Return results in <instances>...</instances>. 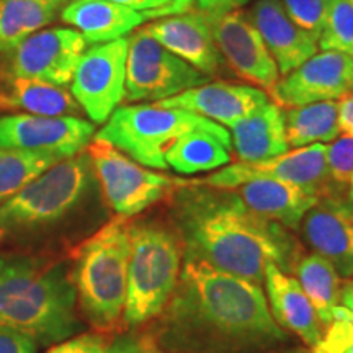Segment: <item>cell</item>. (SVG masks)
I'll use <instances>...</instances> for the list:
<instances>
[{
  "label": "cell",
  "instance_id": "cell-1",
  "mask_svg": "<svg viewBox=\"0 0 353 353\" xmlns=\"http://www.w3.org/2000/svg\"><path fill=\"white\" fill-rule=\"evenodd\" d=\"M161 342L182 353H244L285 342L262 285L183 255Z\"/></svg>",
  "mask_w": 353,
  "mask_h": 353
},
{
  "label": "cell",
  "instance_id": "cell-2",
  "mask_svg": "<svg viewBox=\"0 0 353 353\" xmlns=\"http://www.w3.org/2000/svg\"><path fill=\"white\" fill-rule=\"evenodd\" d=\"M192 187L175 205L185 255L259 285L268 265L293 275L303 250L290 229L250 211L236 190Z\"/></svg>",
  "mask_w": 353,
  "mask_h": 353
},
{
  "label": "cell",
  "instance_id": "cell-3",
  "mask_svg": "<svg viewBox=\"0 0 353 353\" xmlns=\"http://www.w3.org/2000/svg\"><path fill=\"white\" fill-rule=\"evenodd\" d=\"M0 325L43 345L74 337L81 321L68 265L0 255Z\"/></svg>",
  "mask_w": 353,
  "mask_h": 353
},
{
  "label": "cell",
  "instance_id": "cell-4",
  "mask_svg": "<svg viewBox=\"0 0 353 353\" xmlns=\"http://www.w3.org/2000/svg\"><path fill=\"white\" fill-rule=\"evenodd\" d=\"M130 218L105 224L82 242L70 272L79 306L99 329H112L123 317L130 263Z\"/></svg>",
  "mask_w": 353,
  "mask_h": 353
},
{
  "label": "cell",
  "instance_id": "cell-5",
  "mask_svg": "<svg viewBox=\"0 0 353 353\" xmlns=\"http://www.w3.org/2000/svg\"><path fill=\"white\" fill-rule=\"evenodd\" d=\"M128 291L123 319L136 327L161 316L179 283L183 244L179 234L152 223L131 224Z\"/></svg>",
  "mask_w": 353,
  "mask_h": 353
},
{
  "label": "cell",
  "instance_id": "cell-6",
  "mask_svg": "<svg viewBox=\"0 0 353 353\" xmlns=\"http://www.w3.org/2000/svg\"><path fill=\"white\" fill-rule=\"evenodd\" d=\"M88 152L57 162L0 206V232L51 226L81 203L92 182Z\"/></svg>",
  "mask_w": 353,
  "mask_h": 353
},
{
  "label": "cell",
  "instance_id": "cell-7",
  "mask_svg": "<svg viewBox=\"0 0 353 353\" xmlns=\"http://www.w3.org/2000/svg\"><path fill=\"white\" fill-rule=\"evenodd\" d=\"M218 123L180 108H164L156 103L118 107L95 141L112 144L132 161L152 169H167L165 152L180 136L198 128Z\"/></svg>",
  "mask_w": 353,
  "mask_h": 353
},
{
  "label": "cell",
  "instance_id": "cell-8",
  "mask_svg": "<svg viewBox=\"0 0 353 353\" xmlns=\"http://www.w3.org/2000/svg\"><path fill=\"white\" fill-rule=\"evenodd\" d=\"M206 82L205 74L165 50L144 28L128 37L125 100L130 103H156Z\"/></svg>",
  "mask_w": 353,
  "mask_h": 353
},
{
  "label": "cell",
  "instance_id": "cell-9",
  "mask_svg": "<svg viewBox=\"0 0 353 353\" xmlns=\"http://www.w3.org/2000/svg\"><path fill=\"white\" fill-rule=\"evenodd\" d=\"M87 152L108 205L123 218L143 213L175 187V180L144 169L108 143L94 139Z\"/></svg>",
  "mask_w": 353,
  "mask_h": 353
},
{
  "label": "cell",
  "instance_id": "cell-10",
  "mask_svg": "<svg viewBox=\"0 0 353 353\" xmlns=\"http://www.w3.org/2000/svg\"><path fill=\"white\" fill-rule=\"evenodd\" d=\"M327 144H312L306 148L290 149L288 152L257 162H236L213 175L193 182L200 187L234 190L255 179L280 180L306 190L317 198L334 196L325 162Z\"/></svg>",
  "mask_w": 353,
  "mask_h": 353
},
{
  "label": "cell",
  "instance_id": "cell-11",
  "mask_svg": "<svg viewBox=\"0 0 353 353\" xmlns=\"http://www.w3.org/2000/svg\"><path fill=\"white\" fill-rule=\"evenodd\" d=\"M128 38L94 44L79 61L70 94L94 123H105L125 100Z\"/></svg>",
  "mask_w": 353,
  "mask_h": 353
},
{
  "label": "cell",
  "instance_id": "cell-12",
  "mask_svg": "<svg viewBox=\"0 0 353 353\" xmlns=\"http://www.w3.org/2000/svg\"><path fill=\"white\" fill-rule=\"evenodd\" d=\"M206 20L224 63L234 74L260 90H272L280 70L249 15L234 10L206 15Z\"/></svg>",
  "mask_w": 353,
  "mask_h": 353
},
{
  "label": "cell",
  "instance_id": "cell-13",
  "mask_svg": "<svg viewBox=\"0 0 353 353\" xmlns=\"http://www.w3.org/2000/svg\"><path fill=\"white\" fill-rule=\"evenodd\" d=\"M352 92L353 57L337 51H317L299 68L278 79L267 94L280 108H293L341 100Z\"/></svg>",
  "mask_w": 353,
  "mask_h": 353
},
{
  "label": "cell",
  "instance_id": "cell-14",
  "mask_svg": "<svg viewBox=\"0 0 353 353\" xmlns=\"http://www.w3.org/2000/svg\"><path fill=\"white\" fill-rule=\"evenodd\" d=\"M94 134V123L79 117L15 113L0 118V149L48 152L68 159L83 152Z\"/></svg>",
  "mask_w": 353,
  "mask_h": 353
},
{
  "label": "cell",
  "instance_id": "cell-15",
  "mask_svg": "<svg viewBox=\"0 0 353 353\" xmlns=\"http://www.w3.org/2000/svg\"><path fill=\"white\" fill-rule=\"evenodd\" d=\"M85 50V39L77 30H43L28 37L10 51L7 72L17 77L34 79L64 87L72 81Z\"/></svg>",
  "mask_w": 353,
  "mask_h": 353
},
{
  "label": "cell",
  "instance_id": "cell-16",
  "mask_svg": "<svg viewBox=\"0 0 353 353\" xmlns=\"http://www.w3.org/2000/svg\"><path fill=\"white\" fill-rule=\"evenodd\" d=\"M304 239L342 278L353 276V203L324 196L301 221Z\"/></svg>",
  "mask_w": 353,
  "mask_h": 353
},
{
  "label": "cell",
  "instance_id": "cell-17",
  "mask_svg": "<svg viewBox=\"0 0 353 353\" xmlns=\"http://www.w3.org/2000/svg\"><path fill=\"white\" fill-rule=\"evenodd\" d=\"M267 101H270L267 92L254 85L206 82L170 99L156 101V105L164 108L187 110L224 128H232Z\"/></svg>",
  "mask_w": 353,
  "mask_h": 353
},
{
  "label": "cell",
  "instance_id": "cell-18",
  "mask_svg": "<svg viewBox=\"0 0 353 353\" xmlns=\"http://www.w3.org/2000/svg\"><path fill=\"white\" fill-rule=\"evenodd\" d=\"M143 28L165 50L174 52L206 77L218 74L226 64L216 46L205 13L192 10L182 15L164 17Z\"/></svg>",
  "mask_w": 353,
  "mask_h": 353
},
{
  "label": "cell",
  "instance_id": "cell-19",
  "mask_svg": "<svg viewBox=\"0 0 353 353\" xmlns=\"http://www.w3.org/2000/svg\"><path fill=\"white\" fill-rule=\"evenodd\" d=\"M245 13L275 59L280 77L299 68L319 50L317 39L290 19L280 0H255Z\"/></svg>",
  "mask_w": 353,
  "mask_h": 353
},
{
  "label": "cell",
  "instance_id": "cell-20",
  "mask_svg": "<svg viewBox=\"0 0 353 353\" xmlns=\"http://www.w3.org/2000/svg\"><path fill=\"white\" fill-rule=\"evenodd\" d=\"M263 285L268 294V307L276 324L293 332L309 348L314 347L321 341L324 327L296 278L281 272L276 265H268Z\"/></svg>",
  "mask_w": 353,
  "mask_h": 353
},
{
  "label": "cell",
  "instance_id": "cell-21",
  "mask_svg": "<svg viewBox=\"0 0 353 353\" xmlns=\"http://www.w3.org/2000/svg\"><path fill=\"white\" fill-rule=\"evenodd\" d=\"M234 190L241 201L255 214L293 231L299 229L307 211L319 201V198L306 190L280 180L255 179Z\"/></svg>",
  "mask_w": 353,
  "mask_h": 353
},
{
  "label": "cell",
  "instance_id": "cell-22",
  "mask_svg": "<svg viewBox=\"0 0 353 353\" xmlns=\"http://www.w3.org/2000/svg\"><path fill=\"white\" fill-rule=\"evenodd\" d=\"M61 20L76 26L87 46L125 38L145 21L141 12L108 0H74L63 8Z\"/></svg>",
  "mask_w": 353,
  "mask_h": 353
},
{
  "label": "cell",
  "instance_id": "cell-23",
  "mask_svg": "<svg viewBox=\"0 0 353 353\" xmlns=\"http://www.w3.org/2000/svg\"><path fill=\"white\" fill-rule=\"evenodd\" d=\"M229 130L232 151L241 162L265 161L290 151L285 134L283 110L272 100Z\"/></svg>",
  "mask_w": 353,
  "mask_h": 353
},
{
  "label": "cell",
  "instance_id": "cell-24",
  "mask_svg": "<svg viewBox=\"0 0 353 353\" xmlns=\"http://www.w3.org/2000/svg\"><path fill=\"white\" fill-rule=\"evenodd\" d=\"M231 159V134L221 125L188 131L165 152L167 167L185 175L221 169L226 167Z\"/></svg>",
  "mask_w": 353,
  "mask_h": 353
},
{
  "label": "cell",
  "instance_id": "cell-25",
  "mask_svg": "<svg viewBox=\"0 0 353 353\" xmlns=\"http://www.w3.org/2000/svg\"><path fill=\"white\" fill-rule=\"evenodd\" d=\"M0 107L20 108L39 117H77L82 110L64 87L10 72L0 74Z\"/></svg>",
  "mask_w": 353,
  "mask_h": 353
},
{
  "label": "cell",
  "instance_id": "cell-26",
  "mask_svg": "<svg viewBox=\"0 0 353 353\" xmlns=\"http://www.w3.org/2000/svg\"><path fill=\"white\" fill-rule=\"evenodd\" d=\"M283 110L285 134L290 149L332 143L341 136L337 100L317 101Z\"/></svg>",
  "mask_w": 353,
  "mask_h": 353
},
{
  "label": "cell",
  "instance_id": "cell-27",
  "mask_svg": "<svg viewBox=\"0 0 353 353\" xmlns=\"http://www.w3.org/2000/svg\"><path fill=\"white\" fill-rule=\"evenodd\" d=\"M54 0H0V52H10L56 19Z\"/></svg>",
  "mask_w": 353,
  "mask_h": 353
},
{
  "label": "cell",
  "instance_id": "cell-28",
  "mask_svg": "<svg viewBox=\"0 0 353 353\" xmlns=\"http://www.w3.org/2000/svg\"><path fill=\"white\" fill-rule=\"evenodd\" d=\"M294 275L314 306L322 327H325L332 321L335 307L341 304L342 276L327 260L317 254L303 255L294 268Z\"/></svg>",
  "mask_w": 353,
  "mask_h": 353
},
{
  "label": "cell",
  "instance_id": "cell-29",
  "mask_svg": "<svg viewBox=\"0 0 353 353\" xmlns=\"http://www.w3.org/2000/svg\"><path fill=\"white\" fill-rule=\"evenodd\" d=\"M64 161L48 152L0 149V203H6L44 170Z\"/></svg>",
  "mask_w": 353,
  "mask_h": 353
},
{
  "label": "cell",
  "instance_id": "cell-30",
  "mask_svg": "<svg viewBox=\"0 0 353 353\" xmlns=\"http://www.w3.org/2000/svg\"><path fill=\"white\" fill-rule=\"evenodd\" d=\"M317 46L321 51H337L353 57V0H325Z\"/></svg>",
  "mask_w": 353,
  "mask_h": 353
},
{
  "label": "cell",
  "instance_id": "cell-31",
  "mask_svg": "<svg viewBox=\"0 0 353 353\" xmlns=\"http://www.w3.org/2000/svg\"><path fill=\"white\" fill-rule=\"evenodd\" d=\"M311 353H353V288L343 285L341 304L335 307L332 321L322 330L321 341L309 348Z\"/></svg>",
  "mask_w": 353,
  "mask_h": 353
},
{
  "label": "cell",
  "instance_id": "cell-32",
  "mask_svg": "<svg viewBox=\"0 0 353 353\" xmlns=\"http://www.w3.org/2000/svg\"><path fill=\"white\" fill-rule=\"evenodd\" d=\"M329 179L337 187H350L353 180V136L342 134L325 149Z\"/></svg>",
  "mask_w": 353,
  "mask_h": 353
},
{
  "label": "cell",
  "instance_id": "cell-33",
  "mask_svg": "<svg viewBox=\"0 0 353 353\" xmlns=\"http://www.w3.org/2000/svg\"><path fill=\"white\" fill-rule=\"evenodd\" d=\"M291 20L319 39L325 15V0H280Z\"/></svg>",
  "mask_w": 353,
  "mask_h": 353
},
{
  "label": "cell",
  "instance_id": "cell-34",
  "mask_svg": "<svg viewBox=\"0 0 353 353\" xmlns=\"http://www.w3.org/2000/svg\"><path fill=\"white\" fill-rule=\"evenodd\" d=\"M108 341L101 334H81L74 335L68 341L59 342L46 353H105Z\"/></svg>",
  "mask_w": 353,
  "mask_h": 353
},
{
  "label": "cell",
  "instance_id": "cell-35",
  "mask_svg": "<svg viewBox=\"0 0 353 353\" xmlns=\"http://www.w3.org/2000/svg\"><path fill=\"white\" fill-rule=\"evenodd\" d=\"M38 343L19 330L0 325V353H37Z\"/></svg>",
  "mask_w": 353,
  "mask_h": 353
},
{
  "label": "cell",
  "instance_id": "cell-36",
  "mask_svg": "<svg viewBox=\"0 0 353 353\" xmlns=\"http://www.w3.org/2000/svg\"><path fill=\"white\" fill-rule=\"evenodd\" d=\"M108 2L141 12L145 20H157L162 17V12L174 3V0H108Z\"/></svg>",
  "mask_w": 353,
  "mask_h": 353
},
{
  "label": "cell",
  "instance_id": "cell-37",
  "mask_svg": "<svg viewBox=\"0 0 353 353\" xmlns=\"http://www.w3.org/2000/svg\"><path fill=\"white\" fill-rule=\"evenodd\" d=\"M252 2L254 0H195V6L198 12L206 13V15H214V13L241 10L247 3Z\"/></svg>",
  "mask_w": 353,
  "mask_h": 353
},
{
  "label": "cell",
  "instance_id": "cell-38",
  "mask_svg": "<svg viewBox=\"0 0 353 353\" xmlns=\"http://www.w3.org/2000/svg\"><path fill=\"white\" fill-rule=\"evenodd\" d=\"M339 105V126H341V134L353 136V92L341 100Z\"/></svg>",
  "mask_w": 353,
  "mask_h": 353
},
{
  "label": "cell",
  "instance_id": "cell-39",
  "mask_svg": "<svg viewBox=\"0 0 353 353\" xmlns=\"http://www.w3.org/2000/svg\"><path fill=\"white\" fill-rule=\"evenodd\" d=\"M105 353H141L139 342L131 335H123L110 343Z\"/></svg>",
  "mask_w": 353,
  "mask_h": 353
},
{
  "label": "cell",
  "instance_id": "cell-40",
  "mask_svg": "<svg viewBox=\"0 0 353 353\" xmlns=\"http://www.w3.org/2000/svg\"><path fill=\"white\" fill-rule=\"evenodd\" d=\"M193 6H195V0H174V3H172L169 8H165L164 12H162L161 19H164V17L182 15V13L192 12Z\"/></svg>",
  "mask_w": 353,
  "mask_h": 353
},
{
  "label": "cell",
  "instance_id": "cell-41",
  "mask_svg": "<svg viewBox=\"0 0 353 353\" xmlns=\"http://www.w3.org/2000/svg\"><path fill=\"white\" fill-rule=\"evenodd\" d=\"M139 348H141V353H165L164 350H161V348H159L152 341H148V339H144L143 342H139Z\"/></svg>",
  "mask_w": 353,
  "mask_h": 353
},
{
  "label": "cell",
  "instance_id": "cell-42",
  "mask_svg": "<svg viewBox=\"0 0 353 353\" xmlns=\"http://www.w3.org/2000/svg\"><path fill=\"white\" fill-rule=\"evenodd\" d=\"M348 200L353 203V180H352L350 187H348Z\"/></svg>",
  "mask_w": 353,
  "mask_h": 353
},
{
  "label": "cell",
  "instance_id": "cell-43",
  "mask_svg": "<svg viewBox=\"0 0 353 353\" xmlns=\"http://www.w3.org/2000/svg\"><path fill=\"white\" fill-rule=\"evenodd\" d=\"M286 353H311V352H304V350H293V352H286Z\"/></svg>",
  "mask_w": 353,
  "mask_h": 353
},
{
  "label": "cell",
  "instance_id": "cell-44",
  "mask_svg": "<svg viewBox=\"0 0 353 353\" xmlns=\"http://www.w3.org/2000/svg\"><path fill=\"white\" fill-rule=\"evenodd\" d=\"M54 2H59V3H63V2H64V0H54Z\"/></svg>",
  "mask_w": 353,
  "mask_h": 353
},
{
  "label": "cell",
  "instance_id": "cell-45",
  "mask_svg": "<svg viewBox=\"0 0 353 353\" xmlns=\"http://www.w3.org/2000/svg\"><path fill=\"white\" fill-rule=\"evenodd\" d=\"M352 288H353V281H352Z\"/></svg>",
  "mask_w": 353,
  "mask_h": 353
}]
</instances>
